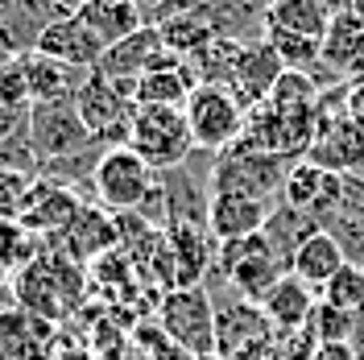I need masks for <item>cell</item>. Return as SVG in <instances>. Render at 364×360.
<instances>
[{
	"instance_id": "1",
	"label": "cell",
	"mask_w": 364,
	"mask_h": 360,
	"mask_svg": "<svg viewBox=\"0 0 364 360\" xmlns=\"http://www.w3.org/2000/svg\"><path fill=\"white\" fill-rule=\"evenodd\" d=\"M136 158L145 162L154 174H166L182 166L186 158H195V137L186 125L182 108H136L129 120V141Z\"/></svg>"
},
{
	"instance_id": "2",
	"label": "cell",
	"mask_w": 364,
	"mask_h": 360,
	"mask_svg": "<svg viewBox=\"0 0 364 360\" xmlns=\"http://www.w3.org/2000/svg\"><path fill=\"white\" fill-rule=\"evenodd\" d=\"M91 186H95V199L104 211L116 216H136L145 203L154 199L158 191V174L136 158L129 145H108L95 170H91Z\"/></svg>"
},
{
	"instance_id": "3",
	"label": "cell",
	"mask_w": 364,
	"mask_h": 360,
	"mask_svg": "<svg viewBox=\"0 0 364 360\" xmlns=\"http://www.w3.org/2000/svg\"><path fill=\"white\" fill-rule=\"evenodd\" d=\"M191 137H195V149L207 158H224L228 149L240 141L245 133V120L249 112L240 108V100L228 88H195L182 104Z\"/></svg>"
},
{
	"instance_id": "4",
	"label": "cell",
	"mask_w": 364,
	"mask_h": 360,
	"mask_svg": "<svg viewBox=\"0 0 364 360\" xmlns=\"http://www.w3.org/2000/svg\"><path fill=\"white\" fill-rule=\"evenodd\" d=\"M215 265L224 270V286H228V290H236L240 298H249V302H257V307H261V302H265V294H269L286 273H290V265H286V261L269 248L265 232L220 245Z\"/></svg>"
},
{
	"instance_id": "5",
	"label": "cell",
	"mask_w": 364,
	"mask_h": 360,
	"mask_svg": "<svg viewBox=\"0 0 364 360\" xmlns=\"http://www.w3.org/2000/svg\"><path fill=\"white\" fill-rule=\"evenodd\" d=\"M25 137H29V149H33L38 166L79 158V154H87L95 145H104V141L91 137V129L83 125L75 104H38V108H29Z\"/></svg>"
},
{
	"instance_id": "6",
	"label": "cell",
	"mask_w": 364,
	"mask_h": 360,
	"mask_svg": "<svg viewBox=\"0 0 364 360\" xmlns=\"http://www.w3.org/2000/svg\"><path fill=\"white\" fill-rule=\"evenodd\" d=\"M161 336L186 356H215V307L207 286L170 290L161 298Z\"/></svg>"
},
{
	"instance_id": "7",
	"label": "cell",
	"mask_w": 364,
	"mask_h": 360,
	"mask_svg": "<svg viewBox=\"0 0 364 360\" xmlns=\"http://www.w3.org/2000/svg\"><path fill=\"white\" fill-rule=\"evenodd\" d=\"M311 79L318 83V91L348 88V83L364 79V21L352 17L348 4H336L331 29L318 46V70Z\"/></svg>"
},
{
	"instance_id": "8",
	"label": "cell",
	"mask_w": 364,
	"mask_h": 360,
	"mask_svg": "<svg viewBox=\"0 0 364 360\" xmlns=\"http://www.w3.org/2000/svg\"><path fill=\"white\" fill-rule=\"evenodd\" d=\"M75 108H79V116H83V125L91 129L95 141H104V145H124L129 141V120H133L136 104L129 91L108 83L100 70H91L83 79V88L75 95Z\"/></svg>"
},
{
	"instance_id": "9",
	"label": "cell",
	"mask_w": 364,
	"mask_h": 360,
	"mask_svg": "<svg viewBox=\"0 0 364 360\" xmlns=\"http://www.w3.org/2000/svg\"><path fill=\"white\" fill-rule=\"evenodd\" d=\"M282 203L302 211L306 220H315L318 228H327L336 216H340L343 203V179L331 174V170H318L315 162H294L290 174H286V186H282Z\"/></svg>"
},
{
	"instance_id": "10",
	"label": "cell",
	"mask_w": 364,
	"mask_h": 360,
	"mask_svg": "<svg viewBox=\"0 0 364 360\" xmlns=\"http://www.w3.org/2000/svg\"><path fill=\"white\" fill-rule=\"evenodd\" d=\"M116 245H120L116 216L104 211L100 203L79 207V216L58 232V248H63V257H67L70 265H95L100 257L116 253Z\"/></svg>"
},
{
	"instance_id": "11",
	"label": "cell",
	"mask_w": 364,
	"mask_h": 360,
	"mask_svg": "<svg viewBox=\"0 0 364 360\" xmlns=\"http://www.w3.org/2000/svg\"><path fill=\"white\" fill-rule=\"evenodd\" d=\"M211 307H215V352L220 356H240L269 332L265 311L249 298H240L236 290H228V286L220 298H211Z\"/></svg>"
},
{
	"instance_id": "12",
	"label": "cell",
	"mask_w": 364,
	"mask_h": 360,
	"mask_svg": "<svg viewBox=\"0 0 364 360\" xmlns=\"http://www.w3.org/2000/svg\"><path fill=\"white\" fill-rule=\"evenodd\" d=\"M79 207H83V203L75 199L70 186H58V182H50V179H33V186H29V195H25V203H21V211H17V224H21L25 232H33L38 240H42V236H58V232L79 216Z\"/></svg>"
},
{
	"instance_id": "13",
	"label": "cell",
	"mask_w": 364,
	"mask_h": 360,
	"mask_svg": "<svg viewBox=\"0 0 364 360\" xmlns=\"http://www.w3.org/2000/svg\"><path fill=\"white\" fill-rule=\"evenodd\" d=\"M282 75H286V67H282V58L273 54L269 42L245 46V50H240V58H236V70H232L228 91L240 100V108H245V112H257V108L269 100V91L277 88V79H282Z\"/></svg>"
},
{
	"instance_id": "14",
	"label": "cell",
	"mask_w": 364,
	"mask_h": 360,
	"mask_svg": "<svg viewBox=\"0 0 364 360\" xmlns=\"http://www.w3.org/2000/svg\"><path fill=\"white\" fill-rule=\"evenodd\" d=\"M161 54H166L161 33L154 29V25H145V29H136L133 38H124L120 46L104 50V58H100V67H95V70H100L108 83H116V88H124L129 95H133L136 79L154 67Z\"/></svg>"
},
{
	"instance_id": "15",
	"label": "cell",
	"mask_w": 364,
	"mask_h": 360,
	"mask_svg": "<svg viewBox=\"0 0 364 360\" xmlns=\"http://www.w3.org/2000/svg\"><path fill=\"white\" fill-rule=\"evenodd\" d=\"M273 207H277V203H257V199H245V195L211 191V203H207V232H211L215 245L257 236V232L265 228Z\"/></svg>"
},
{
	"instance_id": "16",
	"label": "cell",
	"mask_w": 364,
	"mask_h": 360,
	"mask_svg": "<svg viewBox=\"0 0 364 360\" xmlns=\"http://www.w3.org/2000/svg\"><path fill=\"white\" fill-rule=\"evenodd\" d=\"M104 50H108V46L100 42L75 13L63 17V21H54L42 38H38V46H33V54L54 58V63H67V67H75V70H95L100 58H104Z\"/></svg>"
},
{
	"instance_id": "17",
	"label": "cell",
	"mask_w": 364,
	"mask_h": 360,
	"mask_svg": "<svg viewBox=\"0 0 364 360\" xmlns=\"http://www.w3.org/2000/svg\"><path fill=\"white\" fill-rule=\"evenodd\" d=\"M75 17L87 25L108 50L120 46L124 38H133L136 29H145L141 4H133V0H87V4H75Z\"/></svg>"
},
{
	"instance_id": "18",
	"label": "cell",
	"mask_w": 364,
	"mask_h": 360,
	"mask_svg": "<svg viewBox=\"0 0 364 360\" xmlns=\"http://www.w3.org/2000/svg\"><path fill=\"white\" fill-rule=\"evenodd\" d=\"M25 75H29V100L38 108V104H75V95L91 70H75L67 63L42 58V54H25Z\"/></svg>"
},
{
	"instance_id": "19",
	"label": "cell",
	"mask_w": 364,
	"mask_h": 360,
	"mask_svg": "<svg viewBox=\"0 0 364 360\" xmlns=\"http://www.w3.org/2000/svg\"><path fill=\"white\" fill-rule=\"evenodd\" d=\"M343 265H348V261H343L340 240H336L331 232H323V228H318L315 236H306V240L298 245V253L290 257V273H294L302 286H311L315 294H323V286H327Z\"/></svg>"
},
{
	"instance_id": "20",
	"label": "cell",
	"mask_w": 364,
	"mask_h": 360,
	"mask_svg": "<svg viewBox=\"0 0 364 360\" xmlns=\"http://www.w3.org/2000/svg\"><path fill=\"white\" fill-rule=\"evenodd\" d=\"M318 307V294L311 286H302L294 273H286L269 294H265V302H261V311H265V323L277 327V332H302L311 315H315Z\"/></svg>"
},
{
	"instance_id": "21",
	"label": "cell",
	"mask_w": 364,
	"mask_h": 360,
	"mask_svg": "<svg viewBox=\"0 0 364 360\" xmlns=\"http://www.w3.org/2000/svg\"><path fill=\"white\" fill-rule=\"evenodd\" d=\"M331 17H336V4H323V0H277V4H265V25L269 29H286V33L311 38V42L327 38Z\"/></svg>"
},
{
	"instance_id": "22",
	"label": "cell",
	"mask_w": 364,
	"mask_h": 360,
	"mask_svg": "<svg viewBox=\"0 0 364 360\" xmlns=\"http://www.w3.org/2000/svg\"><path fill=\"white\" fill-rule=\"evenodd\" d=\"M261 232H265V240H269L273 253L290 265V257L298 253V245H302L306 236H315L318 224H315V220H306V216H302V211H294V207L277 203V207L269 211V220H265V228H261Z\"/></svg>"
},
{
	"instance_id": "23",
	"label": "cell",
	"mask_w": 364,
	"mask_h": 360,
	"mask_svg": "<svg viewBox=\"0 0 364 360\" xmlns=\"http://www.w3.org/2000/svg\"><path fill=\"white\" fill-rule=\"evenodd\" d=\"M42 240L33 232H25L17 220H0V265L4 270H29L42 257Z\"/></svg>"
},
{
	"instance_id": "24",
	"label": "cell",
	"mask_w": 364,
	"mask_h": 360,
	"mask_svg": "<svg viewBox=\"0 0 364 360\" xmlns=\"http://www.w3.org/2000/svg\"><path fill=\"white\" fill-rule=\"evenodd\" d=\"M265 42L273 46V54L282 58V67L286 70H298V75H315L318 70V46L323 42L298 38V33H286V29H269Z\"/></svg>"
},
{
	"instance_id": "25",
	"label": "cell",
	"mask_w": 364,
	"mask_h": 360,
	"mask_svg": "<svg viewBox=\"0 0 364 360\" xmlns=\"http://www.w3.org/2000/svg\"><path fill=\"white\" fill-rule=\"evenodd\" d=\"M29 327H33V319L25 315V311H17V307L0 311V360H29L33 356L38 336Z\"/></svg>"
},
{
	"instance_id": "26",
	"label": "cell",
	"mask_w": 364,
	"mask_h": 360,
	"mask_svg": "<svg viewBox=\"0 0 364 360\" xmlns=\"http://www.w3.org/2000/svg\"><path fill=\"white\" fill-rule=\"evenodd\" d=\"M318 302L336 307V311H343V315H356V311H364V273L352 270V265H343V270L336 273L327 286H323Z\"/></svg>"
},
{
	"instance_id": "27",
	"label": "cell",
	"mask_w": 364,
	"mask_h": 360,
	"mask_svg": "<svg viewBox=\"0 0 364 360\" xmlns=\"http://www.w3.org/2000/svg\"><path fill=\"white\" fill-rule=\"evenodd\" d=\"M0 108L29 116L33 100H29V75H25V54H13L4 70H0Z\"/></svg>"
},
{
	"instance_id": "28",
	"label": "cell",
	"mask_w": 364,
	"mask_h": 360,
	"mask_svg": "<svg viewBox=\"0 0 364 360\" xmlns=\"http://www.w3.org/2000/svg\"><path fill=\"white\" fill-rule=\"evenodd\" d=\"M323 232H331V236L340 240V248H343V261H348L352 270L364 273V228L352 224V220H331Z\"/></svg>"
},
{
	"instance_id": "29",
	"label": "cell",
	"mask_w": 364,
	"mask_h": 360,
	"mask_svg": "<svg viewBox=\"0 0 364 360\" xmlns=\"http://www.w3.org/2000/svg\"><path fill=\"white\" fill-rule=\"evenodd\" d=\"M25 120H29V116H21V112H9V108H0V149H4L9 141H17V137H25Z\"/></svg>"
},
{
	"instance_id": "30",
	"label": "cell",
	"mask_w": 364,
	"mask_h": 360,
	"mask_svg": "<svg viewBox=\"0 0 364 360\" xmlns=\"http://www.w3.org/2000/svg\"><path fill=\"white\" fill-rule=\"evenodd\" d=\"M311 360H360L348 344H315V356Z\"/></svg>"
},
{
	"instance_id": "31",
	"label": "cell",
	"mask_w": 364,
	"mask_h": 360,
	"mask_svg": "<svg viewBox=\"0 0 364 360\" xmlns=\"http://www.w3.org/2000/svg\"><path fill=\"white\" fill-rule=\"evenodd\" d=\"M348 112L364 125V79L360 83H348Z\"/></svg>"
},
{
	"instance_id": "32",
	"label": "cell",
	"mask_w": 364,
	"mask_h": 360,
	"mask_svg": "<svg viewBox=\"0 0 364 360\" xmlns=\"http://www.w3.org/2000/svg\"><path fill=\"white\" fill-rule=\"evenodd\" d=\"M13 270H4V265H0V311H9V307H13Z\"/></svg>"
},
{
	"instance_id": "33",
	"label": "cell",
	"mask_w": 364,
	"mask_h": 360,
	"mask_svg": "<svg viewBox=\"0 0 364 360\" xmlns=\"http://www.w3.org/2000/svg\"><path fill=\"white\" fill-rule=\"evenodd\" d=\"M348 9H352V17H356V21H364V0H356V4H348Z\"/></svg>"
},
{
	"instance_id": "34",
	"label": "cell",
	"mask_w": 364,
	"mask_h": 360,
	"mask_svg": "<svg viewBox=\"0 0 364 360\" xmlns=\"http://www.w3.org/2000/svg\"><path fill=\"white\" fill-rule=\"evenodd\" d=\"M9 58H13V54L4 50V42H0V70H4V63H9Z\"/></svg>"
}]
</instances>
